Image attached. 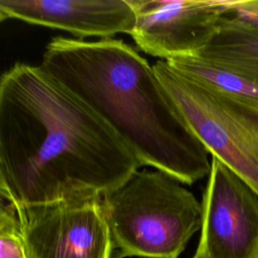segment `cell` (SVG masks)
I'll use <instances>...</instances> for the list:
<instances>
[{
    "instance_id": "cell-14",
    "label": "cell",
    "mask_w": 258,
    "mask_h": 258,
    "mask_svg": "<svg viewBox=\"0 0 258 258\" xmlns=\"http://www.w3.org/2000/svg\"><path fill=\"white\" fill-rule=\"evenodd\" d=\"M7 17H6V15L3 13V12H1L0 11V22H2L3 20H5Z\"/></svg>"
},
{
    "instance_id": "cell-1",
    "label": "cell",
    "mask_w": 258,
    "mask_h": 258,
    "mask_svg": "<svg viewBox=\"0 0 258 258\" xmlns=\"http://www.w3.org/2000/svg\"><path fill=\"white\" fill-rule=\"evenodd\" d=\"M0 164L22 210L101 199L141 167L88 105L23 62L0 76Z\"/></svg>"
},
{
    "instance_id": "cell-4",
    "label": "cell",
    "mask_w": 258,
    "mask_h": 258,
    "mask_svg": "<svg viewBox=\"0 0 258 258\" xmlns=\"http://www.w3.org/2000/svg\"><path fill=\"white\" fill-rule=\"evenodd\" d=\"M173 104L207 148L258 194V110L177 72L165 60L153 64Z\"/></svg>"
},
{
    "instance_id": "cell-7",
    "label": "cell",
    "mask_w": 258,
    "mask_h": 258,
    "mask_svg": "<svg viewBox=\"0 0 258 258\" xmlns=\"http://www.w3.org/2000/svg\"><path fill=\"white\" fill-rule=\"evenodd\" d=\"M131 37L145 53L170 60L196 56L229 14L230 0H129Z\"/></svg>"
},
{
    "instance_id": "cell-13",
    "label": "cell",
    "mask_w": 258,
    "mask_h": 258,
    "mask_svg": "<svg viewBox=\"0 0 258 258\" xmlns=\"http://www.w3.org/2000/svg\"><path fill=\"white\" fill-rule=\"evenodd\" d=\"M228 15L258 27V0L231 1Z\"/></svg>"
},
{
    "instance_id": "cell-10",
    "label": "cell",
    "mask_w": 258,
    "mask_h": 258,
    "mask_svg": "<svg viewBox=\"0 0 258 258\" xmlns=\"http://www.w3.org/2000/svg\"><path fill=\"white\" fill-rule=\"evenodd\" d=\"M165 61L174 70L196 82L258 110V84L254 81L195 56L179 57Z\"/></svg>"
},
{
    "instance_id": "cell-3",
    "label": "cell",
    "mask_w": 258,
    "mask_h": 258,
    "mask_svg": "<svg viewBox=\"0 0 258 258\" xmlns=\"http://www.w3.org/2000/svg\"><path fill=\"white\" fill-rule=\"evenodd\" d=\"M101 207L116 250L112 258H178L202 228L196 196L157 169H138L104 195Z\"/></svg>"
},
{
    "instance_id": "cell-6",
    "label": "cell",
    "mask_w": 258,
    "mask_h": 258,
    "mask_svg": "<svg viewBox=\"0 0 258 258\" xmlns=\"http://www.w3.org/2000/svg\"><path fill=\"white\" fill-rule=\"evenodd\" d=\"M20 235L27 258H112L101 199L23 209Z\"/></svg>"
},
{
    "instance_id": "cell-15",
    "label": "cell",
    "mask_w": 258,
    "mask_h": 258,
    "mask_svg": "<svg viewBox=\"0 0 258 258\" xmlns=\"http://www.w3.org/2000/svg\"><path fill=\"white\" fill-rule=\"evenodd\" d=\"M257 258H258V256H257Z\"/></svg>"
},
{
    "instance_id": "cell-5",
    "label": "cell",
    "mask_w": 258,
    "mask_h": 258,
    "mask_svg": "<svg viewBox=\"0 0 258 258\" xmlns=\"http://www.w3.org/2000/svg\"><path fill=\"white\" fill-rule=\"evenodd\" d=\"M202 211V233L192 258H257L258 194L214 156Z\"/></svg>"
},
{
    "instance_id": "cell-11",
    "label": "cell",
    "mask_w": 258,
    "mask_h": 258,
    "mask_svg": "<svg viewBox=\"0 0 258 258\" xmlns=\"http://www.w3.org/2000/svg\"><path fill=\"white\" fill-rule=\"evenodd\" d=\"M23 210L17 204L0 164V232H18Z\"/></svg>"
},
{
    "instance_id": "cell-12",
    "label": "cell",
    "mask_w": 258,
    "mask_h": 258,
    "mask_svg": "<svg viewBox=\"0 0 258 258\" xmlns=\"http://www.w3.org/2000/svg\"><path fill=\"white\" fill-rule=\"evenodd\" d=\"M0 258H27L18 232H0Z\"/></svg>"
},
{
    "instance_id": "cell-2",
    "label": "cell",
    "mask_w": 258,
    "mask_h": 258,
    "mask_svg": "<svg viewBox=\"0 0 258 258\" xmlns=\"http://www.w3.org/2000/svg\"><path fill=\"white\" fill-rule=\"evenodd\" d=\"M88 105L141 166L183 184L208 176L210 153L158 80L153 66L119 39L54 37L39 64Z\"/></svg>"
},
{
    "instance_id": "cell-9",
    "label": "cell",
    "mask_w": 258,
    "mask_h": 258,
    "mask_svg": "<svg viewBox=\"0 0 258 258\" xmlns=\"http://www.w3.org/2000/svg\"><path fill=\"white\" fill-rule=\"evenodd\" d=\"M195 57L258 84V27L226 15L216 34Z\"/></svg>"
},
{
    "instance_id": "cell-8",
    "label": "cell",
    "mask_w": 258,
    "mask_h": 258,
    "mask_svg": "<svg viewBox=\"0 0 258 258\" xmlns=\"http://www.w3.org/2000/svg\"><path fill=\"white\" fill-rule=\"evenodd\" d=\"M7 18L58 28L77 36L130 34L135 13L129 0H0Z\"/></svg>"
}]
</instances>
